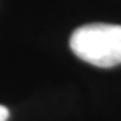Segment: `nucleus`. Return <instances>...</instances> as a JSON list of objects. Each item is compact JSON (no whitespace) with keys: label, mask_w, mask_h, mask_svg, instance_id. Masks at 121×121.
<instances>
[{"label":"nucleus","mask_w":121,"mask_h":121,"mask_svg":"<svg viewBox=\"0 0 121 121\" xmlns=\"http://www.w3.org/2000/svg\"><path fill=\"white\" fill-rule=\"evenodd\" d=\"M69 46L74 55L93 66H118L121 65V25H82L71 35Z\"/></svg>","instance_id":"1"},{"label":"nucleus","mask_w":121,"mask_h":121,"mask_svg":"<svg viewBox=\"0 0 121 121\" xmlns=\"http://www.w3.org/2000/svg\"><path fill=\"white\" fill-rule=\"evenodd\" d=\"M9 118V110L5 105H0V121H8Z\"/></svg>","instance_id":"2"}]
</instances>
